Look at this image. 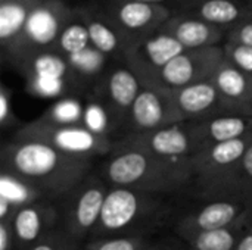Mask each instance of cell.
<instances>
[{
    "instance_id": "6da1fadb",
    "label": "cell",
    "mask_w": 252,
    "mask_h": 250,
    "mask_svg": "<svg viewBox=\"0 0 252 250\" xmlns=\"http://www.w3.org/2000/svg\"><path fill=\"white\" fill-rule=\"evenodd\" d=\"M1 171L38 190L49 200H61L92 174L93 161L71 156L46 143L13 137L1 149Z\"/></svg>"
},
{
    "instance_id": "7a4b0ae2",
    "label": "cell",
    "mask_w": 252,
    "mask_h": 250,
    "mask_svg": "<svg viewBox=\"0 0 252 250\" xmlns=\"http://www.w3.org/2000/svg\"><path fill=\"white\" fill-rule=\"evenodd\" d=\"M97 175L109 187H127L161 194H171L192 183L145 149L123 140L115 143Z\"/></svg>"
},
{
    "instance_id": "3957f363",
    "label": "cell",
    "mask_w": 252,
    "mask_h": 250,
    "mask_svg": "<svg viewBox=\"0 0 252 250\" xmlns=\"http://www.w3.org/2000/svg\"><path fill=\"white\" fill-rule=\"evenodd\" d=\"M167 196L137 189L109 187L99 224L90 239L145 236L146 230L165 218Z\"/></svg>"
},
{
    "instance_id": "277c9868",
    "label": "cell",
    "mask_w": 252,
    "mask_h": 250,
    "mask_svg": "<svg viewBox=\"0 0 252 250\" xmlns=\"http://www.w3.org/2000/svg\"><path fill=\"white\" fill-rule=\"evenodd\" d=\"M72 15L74 10L61 0L37 1L28 15L19 37L9 49L3 50V57L15 68H19L24 62L38 53L56 50L61 32Z\"/></svg>"
},
{
    "instance_id": "5b68a950",
    "label": "cell",
    "mask_w": 252,
    "mask_h": 250,
    "mask_svg": "<svg viewBox=\"0 0 252 250\" xmlns=\"http://www.w3.org/2000/svg\"><path fill=\"white\" fill-rule=\"evenodd\" d=\"M15 137L41 141L63 153L89 161L108 156L117 143L109 136L96 133L84 124L62 125L47 122L41 118L21 127Z\"/></svg>"
},
{
    "instance_id": "8992f818",
    "label": "cell",
    "mask_w": 252,
    "mask_h": 250,
    "mask_svg": "<svg viewBox=\"0 0 252 250\" xmlns=\"http://www.w3.org/2000/svg\"><path fill=\"white\" fill-rule=\"evenodd\" d=\"M109 186L90 174L59 200L61 227L78 243H86L96 230Z\"/></svg>"
},
{
    "instance_id": "52a82bcc",
    "label": "cell",
    "mask_w": 252,
    "mask_h": 250,
    "mask_svg": "<svg viewBox=\"0 0 252 250\" xmlns=\"http://www.w3.org/2000/svg\"><path fill=\"white\" fill-rule=\"evenodd\" d=\"M121 140L145 149L193 183V158L198 147L189 122H176L145 136H126Z\"/></svg>"
},
{
    "instance_id": "ba28073f",
    "label": "cell",
    "mask_w": 252,
    "mask_h": 250,
    "mask_svg": "<svg viewBox=\"0 0 252 250\" xmlns=\"http://www.w3.org/2000/svg\"><path fill=\"white\" fill-rule=\"evenodd\" d=\"M224 59L226 55L223 46L185 50L170 60L148 85L174 91L211 80Z\"/></svg>"
},
{
    "instance_id": "9c48e42d",
    "label": "cell",
    "mask_w": 252,
    "mask_h": 250,
    "mask_svg": "<svg viewBox=\"0 0 252 250\" xmlns=\"http://www.w3.org/2000/svg\"><path fill=\"white\" fill-rule=\"evenodd\" d=\"M252 221V196H219L188 212L177 225L182 236L244 225Z\"/></svg>"
},
{
    "instance_id": "30bf717a",
    "label": "cell",
    "mask_w": 252,
    "mask_h": 250,
    "mask_svg": "<svg viewBox=\"0 0 252 250\" xmlns=\"http://www.w3.org/2000/svg\"><path fill=\"white\" fill-rule=\"evenodd\" d=\"M103 13L126 38L128 46L157 32L173 15V10L161 4H149L130 0H111Z\"/></svg>"
},
{
    "instance_id": "8fae6325",
    "label": "cell",
    "mask_w": 252,
    "mask_h": 250,
    "mask_svg": "<svg viewBox=\"0 0 252 250\" xmlns=\"http://www.w3.org/2000/svg\"><path fill=\"white\" fill-rule=\"evenodd\" d=\"M143 88L139 75L126 63L108 69L96 84V100L106 109L114 125L126 128L130 111Z\"/></svg>"
},
{
    "instance_id": "7c38bea8",
    "label": "cell",
    "mask_w": 252,
    "mask_h": 250,
    "mask_svg": "<svg viewBox=\"0 0 252 250\" xmlns=\"http://www.w3.org/2000/svg\"><path fill=\"white\" fill-rule=\"evenodd\" d=\"M183 122L171 93L154 85H143L127 119L126 136H145L171 124Z\"/></svg>"
},
{
    "instance_id": "4fadbf2b",
    "label": "cell",
    "mask_w": 252,
    "mask_h": 250,
    "mask_svg": "<svg viewBox=\"0 0 252 250\" xmlns=\"http://www.w3.org/2000/svg\"><path fill=\"white\" fill-rule=\"evenodd\" d=\"M185 50L176 38L158 29L131 44L123 57V63L139 75L143 85H148L170 60Z\"/></svg>"
},
{
    "instance_id": "5bb4252c",
    "label": "cell",
    "mask_w": 252,
    "mask_h": 250,
    "mask_svg": "<svg viewBox=\"0 0 252 250\" xmlns=\"http://www.w3.org/2000/svg\"><path fill=\"white\" fill-rule=\"evenodd\" d=\"M9 221L18 250L27 249L61 227L59 200H37L24 205Z\"/></svg>"
},
{
    "instance_id": "9a60e30c",
    "label": "cell",
    "mask_w": 252,
    "mask_h": 250,
    "mask_svg": "<svg viewBox=\"0 0 252 250\" xmlns=\"http://www.w3.org/2000/svg\"><path fill=\"white\" fill-rule=\"evenodd\" d=\"M170 93L174 106L185 122H202L227 113L219 90L211 80L201 81Z\"/></svg>"
},
{
    "instance_id": "2e32d148",
    "label": "cell",
    "mask_w": 252,
    "mask_h": 250,
    "mask_svg": "<svg viewBox=\"0 0 252 250\" xmlns=\"http://www.w3.org/2000/svg\"><path fill=\"white\" fill-rule=\"evenodd\" d=\"M159 29L176 38L186 50L223 46L227 41L229 32L183 12H173L170 19Z\"/></svg>"
},
{
    "instance_id": "e0dca14e",
    "label": "cell",
    "mask_w": 252,
    "mask_h": 250,
    "mask_svg": "<svg viewBox=\"0 0 252 250\" xmlns=\"http://www.w3.org/2000/svg\"><path fill=\"white\" fill-rule=\"evenodd\" d=\"M174 12L196 16L211 25L230 31L252 19L251 0H183Z\"/></svg>"
},
{
    "instance_id": "ac0fdd59",
    "label": "cell",
    "mask_w": 252,
    "mask_h": 250,
    "mask_svg": "<svg viewBox=\"0 0 252 250\" xmlns=\"http://www.w3.org/2000/svg\"><path fill=\"white\" fill-rule=\"evenodd\" d=\"M211 81L217 87L227 113L252 116V75L224 59Z\"/></svg>"
},
{
    "instance_id": "d6986e66",
    "label": "cell",
    "mask_w": 252,
    "mask_h": 250,
    "mask_svg": "<svg viewBox=\"0 0 252 250\" xmlns=\"http://www.w3.org/2000/svg\"><path fill=\"white\" fill-rule=\"evenodd\" d=\"M189 124L198 152L219 143L252 136V116L248 115L226 113L202 122Z\"/></svg>"
},
{
    "instance_id": "ffe728a7",
    "label": "cell",
    "mask_w": 252,
    "mask_h": 250,
    "mask_svg": "<svg viewBox=\"0 0 252 250\" xmlns=\"http://www.w3.org/2000/svg\"><path fill=\"white\" fill-rule=\"evenodd\" d=\"M87 24L90 46L103 53L105 56H118L121 60L128 50V43L115 28V25L108 19L103 12H81Z\"/></svg>"
},
{
    "instance_id": "44dd1931",
    "label": "cell",
    "mask_w": 252,
    "mask_h": 250,
    "mask_svg": "<svg viewBox=\"0 0 252 250\" xmlns=\"http://www.w3.org/2000/svg\"><path fill=\"white\" fill-rule=\"evenodd\" d=\"M49 200L38 190L16 178L15 175L1 171L0 175V221H9L18 208L37 202Z\"/></svg>"
},
{
    "instance_id": "7402d4cb",
    "label": "cell",
    "mask_w": 252,
    "mask_h": 250,
    "mask_svg": "<svg viewBox=\"0 0 252 250\" xmlns=\"http://www.w3.org/2000/svg\"><path fill=\"white\" fill-rule=\"evenodd\" d=\"M28 80L32 78H52V80H63V81H74L72 71L69 62L65 56L59 52H43L27 62H24L18 68Z\"/></svg>"
},
{
    "instance_id": "603a6c76",
    "label": "cell",
    "mask_w": 252,
    "mask_h": 250,
    "mask_svg": "<svg viewBox=\"0 0 252 250\" xmlns=\"http://www.w3.org/2000/svg\"><path fill=\"white\" fill-rule=\"evenodd\" d=\"M251 222L229 228L192 233L182 236V239L190 248L189 250H236L242 236L245 234Z\"/></svg>"
},
{
    "instance_id": "cb8c5ba5",
    "label": "cell",
    "mask_w": 252,
    "mask_h": 250,
    "mask_svg": "<svg viewBox=\"0 0 252 250\" xmlns=\"http://www.w3.org/2000/svg\"><path fill=\"white\" fill-rule=\"evenodd\" d=\"M40 1V0H38ZM37 1L0 0V43L1 50L9 49L19 37L32 6Z\"/></svg>"
},
{
    "instance_id": "d4e9b609",
    "label": "cell",
    "mask_w": 252,
    "mask_h": 250,
    "mask_svg": "<svg viewBox=\"0 0 252 250\" xmlns=\"http://www.w3.org/2000/svg\"><path fill=\"white\" fill-rule=\"evenodd\" d=\"M89 46H90V37L83 13L74 12L72 18L68 21V24L61 32L56 52H59L65 57H69L72 55L83 52Z\"/></svg>"
},
{
    "instance_id": "484cf974",
    "label": "cell",
    "mask_w": 252,
    "mask_h": 250,
    "mask_svg": "<svg viewBox=\"0 0 252 250\" xmlns=\"http://www.w3.org/2000/svg\"><path fill=\"white\" fill-rule=\"evenodd\" d=\"M66 59L69 62L75 83L86 80V78L92 80L94 77H99V80H100L102 75L106 72L105 65H106L108 56H105L103 53L96 50L93 46H89L83 52L72 55Z\"/></svg>"
},
{
    "instance_id": "4316f807",
    "label": "cell",
    "mask_w": 252,
    "mask_h": 250,
    "mask_svg": "<svg viewBox=\"0 0 252 250\" xmlns=\"http://www.w3.org/2000/svg\"><path fill=\"white\" fill-rule=\"evenodd\" d=\"M219 196H252V143L227 186L214 197Z\"/></svg>"
},
{
    "instance_id": "83f0119b",
    "label": "cell",
    "mask_w": 252,
    "mask_h": 250,
    "mask_svg": "<svg viewBox=\"0 0 252 250\" xmlns=\"http://www.w3.org/2000/svg\"><path fill=\"white\" fill-rule=\"evenodd\" d=\"M41 119L53 124L62 125H80L84 124V109L74 99H63L59 103L53 105Z\"/></svg>"
},
{
    "instance_id": "f1b7e54d",
    "label": "cell",
    "mask_w": 252,
    "mask_h": 250,
    "mask_svg": "<svg viewBox=\"0 0 252 250\" xmlns=\"http://www.w3.org/2000/svg\"><path fill=\"white\" fill-rule=\"evenodd\" d=\"M145 236H115L90 239L84 243L86 250H145L148 248Z\"/></svg>"
},
{
    "instance_id": "f546056e",
    "label": "cell",
    "mask_w": 252,
    "mask_h": 250,
    "mask_svg": "<svg viewBox=\"0 0 252 250\" xmlns=\"http://www.w3.org/2000/svg\"><path fill=\"white\" fill-rule=\"evenodd\" d=\"M80 245H84V243L75 242L66 234V231L62 227H59L58 230H55L53 233H50L40 242L34 243L32 246L24 250H75Z\"/></svg>"
},
{
    "instance_id": "4dcf8cb0",
    "label": "cell",
    "mask_w": 252,
    "mask_h": 250,
    "mask_svg": "<svg viewBox=\"0 0 252 250\" xmlns=\"http://www.w3.org/2000/svg\"><path fill=\"white\" fill-rule=\"evenodd\" d=\"M226 59L239 68L241 71L247 72L248 75H252V47L245 44H238V43H230L226 41L223 44Z\"/></svg>"
},
{
    "instance_id": "1f68e13d",
    "label": "cell",
    "mask_w": 252,
    "mask_h": 250,
    "mask_svg": "<svg viewBox=\"0 0 252 250\" xmlns=\"http://www.w3.org/2000/svg\"><path fill=\"white\" fill-rule=\"evenodd\" d=\"M16 122H18V118L13 112L10 93L3 85L0 91V124L6 130V128H12Z\"/></svg>"
},
{
    "instance_id": "d6a6232c",
    "label": "cell",
    "mask_w": 252,
    "mask_h": 250,
    "mask_svg": "<svg viewBox=\"0 0 252 250\" xmlns=\"http://www.w3.org/2000/svg\"><path fill=\"white\" fill-rule=\"evenodd\" d=\"M227 41L252 47V19H248V21L233 27L227 32Z\"/></svg>"
},
{
    "instance_id": "836d02e7",
    "label": "cell",
    "mask_w": 252,
    "mask_h": 250,
    "mask_svg": "<svg viewBox=\"0 0 252 250\" xmlns=\"http://www.w3.org/2000/svg\"><path fill=\"white\" fill-rule=\"evenodd\" d=\"M0 250H18L10 221H0Z\"/></svg>"
},
{
    "instance_id": "e575fe53",
    "label": "cell",
    "mask_w": 252,
    "mask_h": 250,
    "mask_svg": "<svg viewBox=\"0 0 252 250\" xmlns=\"http://www.w3.org/2000/svg\"><path fill=\"white\" fill-rule=\"evenodd\" d=\"M130 1H142V3H149V4H161L170 7L173 12L180 6L183 0H130Z\"/></svg>"
},
{
    "instance_id": "d590c367",
    "label": "cell",
    "mask_w": 252,
    "mask_h": 250,
    "mask_svg": "<svg viewBox=\"0 0 252 250\" xmlns=\"http://www.w3.org/2000/svg\"><path fill=\"white\" fill-rule=\"evenodd\" d=\"M236 250H252V222L248 230L245 231V234L242 236Z\"/></svg>"
},
{
    "instance_id": "8d00e7d4",
    "label": "cell",
    "mask_w": 252,
    "mask_h": 250,
    "mask_svg": "<svg viewBox=\"0 0 252 250\" xmlns=\"http://www.w3.org/2000/svg\"><path fill=\"white\" fill-rule=\"evenodd\" d=\"M145 250H183L180 248H176L173 245H157V246H148Z\"/></svg>"
},
{
    "instance_id": "74e56055",
    "label": "cell",
    "mask_w": 252,
    "mask_h": 250,
    "mask_svg": "<svg viewBox=\"0 0 252 250\" xmlns=\"http://www.w3.org/2000/svg\"><path fill=\"white\" fill-rule=\"evenodd\" d=\"M75 250H86V248H84V245H80V246H78Z\"/></svg>"
},
{
    "instance_id": "f35d334b",
    "label": "cell",
    "mask_w": 252,
    "mask_h": 250,
    "mask_svg": "<svg viewBox=\"0 0 252 250\" xmlns=\"http://www.w3.org/2000/svg\"><path fill=\"white\" fill-rule=\"evenodd\" d=\"M15 1H38V0H15Z\"/></svg>"
},
{
    "instance_id": "ab89813d",
    "label": "cell",
    "mask_w": 252,
    "mask_h": 250,
    "mask_svg": "<svg viewBox=\"0 0 252 250\" xmlns=\"http://www.w3.org/2000/svg\"><path fill=\"white\" fill-rule=\"evenodd\" d=\"M251 1H252V0H251Z\"/></svg>"
}]
</instances>
